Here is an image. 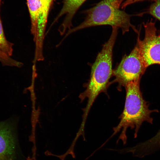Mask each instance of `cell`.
Returning a JSON list of instances; mask_svg holds the SVG:
<instances>
[{
  "label": "cell",
  "mask_w": 160,
  "mask_h": 160,
  "mask_svg": "<svg viewBox=\"0 0 160 160\" xmlns=\"http://www.w3.org/2000/svg\"><path fill=\"white\" fill-rule=\"evenodd\" d=\"M119 29L112 28L111 36L103 45L92 66L90 76L86 84V89L80 95L81 100L87 98V103L84 109L83 120L85 121L88 113L99 94L104 91L112 75L113 51Z\"/></svg>",
  "instance_id": "cell-1"
},
{
  "label": "cell",
  "mask_w": 160,
  "mask_h": 160,
  "mask_svg": "<svg viewBox=\"0 0 160 160\" xmlns=\"http://www.w3.org/2000/svg\"><path fill=\"white\" fill-rule=\"evenodd\" d=\"M116 0H103L93 7L83 12L85 15L84 20L77 26L67 31L63 40L71 34L83 29L92 26L109 25L120 28L123 34L130 28L137 33L139 31L130 22V18L135 15H130L113 4Z\"/></svg>",
  "instance_id": "cell-2"
},
{
  "label": "cell",
  "mask_w": 160,
  "mask_h": 160,
  "mask_svg": "<svg viewBox=\"0 0 160 160\" xmlns=\"http://www.w3.org/2000/svg\"><path fill=\"white\" fill-rule=\"evenodd\" d=\"M140 81L130 83L125 87L126 97L123 111L120 116L119 124L115 128V132L123 128L124 136L127 129H135L134 136L136 137L142 123L146 121L152 124L151 114L158 110H151L143 99L140 87Z\"/></svg>",
  "instance_id": "cell-3"
},
{
  "label": "cell",
  "mask_w": 160,
  "mask_h": 160,
  "mask_svg": "<svg viewBox=\"0 0 160 160\" xmlns=\"http://www.w3.org/2000/svg\"><path fill=\"white\" fill-rule=\"evenodd\" d=\"M146 68L141 58L137 44L128 55H124L120 63L113 71L115 77L113 81L118 83L119 87L125 86L133 82L140 81Z\"/></svg>",
  "instance_id": "cell-4"
},
{
  "label": "cell",
  "mask_w": 160,
  "mask_h": 160,
  "mask_svg": "<svg viewBox=\"0 0 160 160\" xmlns=\"http://www.w3.org/2000/svg\"><path fill=\"white\" fill-rule=\"evenodd\" d=\"M31 21V33L35 45V57H44L43 47L50 8L41 0H27Z\"/></svg>",
  "instance_id": "cell-5"
},
{
  "label": "cell",
  "mask_w": 160,
  "mask_h": 160,
  "mask_svg": "<svg viewBox=\"0 0 160 160\" xmlns=\"http://www.w3.org/2000/svg\"><path fill=\"white\" fill-rule=\"evenodd\" d=\"M145 36L143 40L138 33L137 44L141 58L146 68L155 64L160 65V33L158 32L155 23L151 19L143 23Z\"/></svg>",
  "instance_id": "cell-6"
},
{
  "label": "cell",
  "mask_w": 160,
  "mask_h": 160,
  "mask_svg": "<svg viewBox=\"0 0 160 160\" xmlns=\"http://www.w3.org/2000/svg\"><path fill=\"white\" fill-rule=\"evenodd\" d=\"M13 130L6 122H0V160H15L16 140Z\"/></svg>",
  "instance_id": "cell-7"
},
{
  "label": "cell",
  "mask_w": 160,
  "mask_h": 160,
  "mask_svg": "<svg viewBox=\"0 0 160 160\" xmlns=\"http://www.w3.org/2000/svg\"><path fill=\"white\" fill-rule=\"evenodd\" d=\"M86 0H64L62 8L51 25H52L64 15L65 18L59 27L58 31L61 35H64L68 30L72 28V21L76 12Z\"/></svg>",
  "instance_id": "cell-8"
},
{
  "label": "cell",
  "mask_w": 160,
  "mask_h": 160,
  "mask_svg": "<svg viewBox=\"0 0 160 160\" xmlns=\"http://www.w3.org/2000/svg\"><path fill=\"white\" fill-rule=\"evenodd\" d=\"M13 45L5 37L0 17V52L10 57L12 54Z\"/></svg>",
  "instance_id": "cell-9"
},
{
  "label": "cell",
  "mask_w": 160,
  "mask_h": 160,
  "mask_svg": "<svg viewBox=\"0 0 160 160\" xmlns=\"http://www.w3.org/2000/svg\"><path fill=\"white\" fill-rule=\"evenodd\" d=\"M143 13L149 14L160 21V0H156Z\"/></svg>",
  "instance_id": "cell-10"
},
{
  "label": "cell",
  "mask_w": 160,
  "mask_h": 160,
  "mask_svg": "<svg viewBox=\"0 0 160 160\" xmlns=\"http://www.w3.org/2000/svg\"><path fill=\"white\" fill-rule=\"evenodd\" d=\"M149 0L155 1L156 0H116L113 3L116 7L121 9H124L128 5L138 2Z\"/></svg>",
  "instance_id": "cell-11"
},
{
  "label": "cell",
  "mask_w": 160,
  "mask_h": 160,
  "mask_svg": "<svg viewBox=\"0 0 160 160\" xmlns=\"http://www.w3.org/2000/svg\"><path fill=\"white\" fill-rule=\"evenodd\" d=\"M47 6L50 8L52 0H41Z\"/></svg>",
  "instance_id": "cell-12"
},
{
  "label": "cell",
  "mask_w": 160,
  "mask_h": 160,
  "mask_svg": "<svg viewBox=\"0 0 160 160\" xmlns=\"http://www.w3.org/2000/svg\"></svg>",
  "instance_id": "cell-13"
}]
</instances>
